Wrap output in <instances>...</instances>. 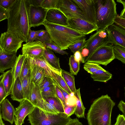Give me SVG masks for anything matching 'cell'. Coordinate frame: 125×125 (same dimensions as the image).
Returning a JSON list of instances; mask_svg holds the SVG:
<instances>
[{"label":"cell","instance_id":"cell-54","mask_svg":"<svg viewBox=\"0 0 125 125\" xmlns=\"http://www.w3.org/2000/svg\"><path fill=\"white\" fill-rule=\"evenodd\" d=\"M74 59L77 61L80 62V61H82V57L81 52L79 51H77L74 53L73 55Z\"/></svg>","mask_w":125,"mask_h":125},{"label":"cell","instance_id":"cell-46","mask_svg":"<svg viewBox=\"0 0 125 125\" xmlns=\"http://www.w3.org/2000/svg\"><path fill=\"white\" fill-rule=\"evenodd\" d=\"M76 108L75 105H66L64 108V113L68 116L70 117L74 113Z\"/></svg>","mask_w":125,"mask_h":125},{"label":"cell","instance_id":"cell-44","mask_svg":"<svg viewBox=\"0 0 125 125\" xmlns=\"http://www.w3.org/2000/svg\"><path fill=\"white\" fill-rule=\"evenodd\" d=\"M16 0H0V6L6 10L10 9Z\"/></svg>","mask_w":125,"mask_h":125},{"label":"cell","instance_id":"cell-60","mask_svg":"<svg viewBox=\"0 0 125 125\" xmlns=\"http://www.w3.org/2000/svg\"><path fill=\"white\" fill-rule=\"evenodd\" d=\"M0 125H5L4 124L2 120H1Z\"/></svg>","mask_w":125,"mask_h":125},{"label":"cell","instance_id":"cell-12","mask_svg":"<svg viewBox=\"0 0 125 125\" xmlns=\"http://www.w3.org/2000/svg\"><path fill=\"white\" fill-rule=\"evenodd\" d=\"M67 20L68 25L69 27L85 35L97 31L98 29L96 26L79 18Z\"/></svg>","mask_w":125,"mask_h":125},{"label":"cell","instance_id":"cell-38","mask_svg":"<svg viewBox=\"0 0 125 125\" xmlns=\"http://www.w3.org/2000/svg\"><path fill=\"white\" fill-rule=\"evenodd\" d=\"M46 48L52 50L56 53H59L62 55L68 54L66 51L62 50L53 41L45 42L43 43Z\"/></svg>","mask_w":125,"mask_h":125},{"label":"cell","instance_id":"cell-40","mask_svg":"<svg viewBox=\"0 0 125 125\" xmlns=\"http://www.w3.org/2000/svg\"><path fill=\"white\" fill-rule=\"evenodd\" d=\"M50 35L46 30H41V31L38 34L36 41L40 42L43 43L45 42L52 41Z\"/></svg>","mask_w":125,"mask_h":125},{"label":"cell","instance_id":"cell-49","mask_svg":"<svg viewBox=\"0 0 125 125\" xmlns=\"http://www.w3.org/2000/svg\"><path fill=\"white\" fill-rule=\"evenodd\" d=\"M113 125H125V116L123 115L119 114L118 115L116 122Z\"/></svg>","mask_w":125,"mask_h":125},{"label":"cell","instance_id":"cell-51","mask_svg":"<svg viewBox=\"0 0 125 125\" xmlns=\"http://www.w3.org/2000/svg\"><path fill=\"white\" fill-rule=\"evenodd\" d=\"M7 18V10L0 6V21Z\"/></svg>","mask_w":125,"mask_h":125},{"label":"cell","instance_id":"cell-4","mask_svg":"<svg viewBox=\"0 0 125 125\" xmlns=\"http://www.w3.org/2000/svg\"><path fill=\"white\" fill-rule=\"evenodd\" d=\"M96 26L99 30H103L114 23L117 15L116 4L114 0H94Z\"/></svg>","mask_w":125,"mask_h":125},{"label":"cell","instance_id":"cell-59","mask_svg":"<svg viewBox=\"0 0 125 125\" xmlns=\"http://www.w3.org/2000/svg\"><path fill=\"white\" fill-rule=\"evenodd\" d=\"M0 125L1 122V120H2V118L1 117V113L0 111Z\"/></svg>","mask_w":125,"mask_h":125},{"label":"cell","instance_id":"cell-1","mask_svg":"<svg viewBox=\"0 0 125 125\" xmlns=\"http://www.w3.org/2000/svg\"><path fill=\"white\" fill-rule=\"evenodd\" d=\"M29 6L26 0H16L11 8L7 10L6 32L14 35L26 43L28 42L30 29L28 16Z\"/></svg>","mask_w":125,"mask_h":125},{"label":"cell","instance_id":"cell-50","mask_svg":"<svg viewBox=\"0 0 125 125\" xmlns=\"http://www.w3.org/2000/svg\"><path fill=\"white\" fill-rule=\"evenodd\" d=\"M55 88L56 96L60 100L62 103L64 108L66 105L65 100L60 91L55 86Z\"/></svg>","mask_w":125,"mask_h":125},{"label":"cell","instance_id":"cell-56","mask_svg":"<svg viewBox=\"0 0 125 125\" xmlns=\"http://www.w3.org/2000/svg\"><path fill=\"white\" fill-rule=\"evenodd\" d=\"M89 50L86 48H84L81 52V54L82 57V62L83 60L87 57L89 53Z\"/></svg>","mask_w":125,"mask_h":125},{"label":"cell","instance_id":"cell-52","mask_svg":"<svg viewBox=\"0 0 125 125\" xmlns=\"http://www.w3.org/2000/svg\"><path fill=\"white\" fill-rule=\"evenodd\" d=\"M42 0H28L27 1L29 5L41 6V4Z\"/></svg>","mask_w":125,"mask_h":125},{"label":"cell","instance_id":"cell-10","mask_svg":"<svg viewBox=\"0 0 125 125\" xmlns=\"http://www.w3.org/2000/svg\"><path fill=\"white\" fill-rule=\"evenodd\" d=\"M49 10L41 6L29 5L28 16L29 24L31 28L39 26L46 20V15Z\"/></svg>","mask_w":125,"mask_h":125},{"label":"cell","instance_id":"cell-53","mask_svg":"<svg viewBox=\"0 0 125 125\" xmlns=\"http://www.w3.org/2000/svg\"><path fill=\"white\" fill-rule=\"evenodd\" d=\"M117 107L125 116V103L124 101L122 100H121L118 104Z\"/></svg>","mask_w":125,"mask_h":125},{"label":"cell","instance_id":"cell-11","mask_svg":"<svg viewBox=\"0 0 125 125\" xmlns=\"http://www.w3.org/2000/svg\"><path fill=\"white\" fill-rule=\"evenodd\" d=\"M108 44L118 45L125 48V30L114 23L105 29Z\"/></svg>","mask_w":125,"mask_h":125},{"label":"cell","instance_id":"cell-5","mask_svg":"<svg viewBox=\"0 0 125 125\" xmlns=\"http://www.w3.org/2000/svg\"><path fill=\"white\" fill-rule=\"evenodd\" d=\"M28 116L31 125H66L72 119L64 113L52 114L36 107Z\"/></svg>","mask_w":125,"mask_h":125},{"label":"cell","instance_id":"cell-41","mask_svg":"<svg viewBox=\"0 0 125 125\" xmlns=\"http://www.w3.org/2000/svg\"><path fill=\"white\" fill-rule=\"evenodd\" d=\"M53 84L54 83L52 78L45 76L38 86L42 91L45 88Z\"/></svg>","mask_w":125,"mask_h":125},{"label":"cell","instance_id":"cell-30","mask_svg":"<svg viewBox=\"0 0 125 125\" xmlns=\"http://www.w3.org/2000/svg\"><path fill=\"white\" fill-rule=\"evenodd\" d=\"M113 51L115 59L125 63V48L118 45H114Z\"/></svg>","mask_w":125,"mask_h":125},{"label":"cell","instance_id":"cell-7","mask_svg":"<svg viewBox=\"0 0 125 125\" xmlns=\"http://www.w3.org/2000/svg\"><path fill=\"white\" fill-rule=\"evenodd\" d=\"M57 9L67 20L79 18L88 21L83 11L73 0H58Z\"/></svg>","mask_w":125,"mask_h":125},{"label":"cell","instance_id":"cell-23","mask_svg":"<svg viewBox=\"0 0 125 125\" xmlns=\"http://www.w3.org/2000/svg\"><path fill=\"white\" fill-rule=\"evenodd\" d=\"M43 56L47 62L55 69L61 72L59 58L57 57L50 49L46 48Z\"/></svg>","mask_w":125,"mask_h":125},{"label":"cell","instance_id":"cell-15","mask_svg":"<svg viewBox=\"0 0 125 125\" xmlns=\"http://www.w3.org/2000/svg\"><path fill=\"white\" fill-rule=\"evenodd\" d=\"M46 48L44 43L40 42H27L23 45L22 54L30 56L41 57L43 56Z\"/></svg>","mask_w":125,"mask_h":125},{"label":"cell","instance_id":"cell-35","mask_svg":"<svg viewBox=\"0 0 125 125\" xmlns=\"http://www.w3.org/2000/svg\"><path fill=\"white\" fill-rule=\"evenodd\" d=\"M52 78L53 79L57 84L68 93L71 94L72 93L61 75L53 72L52 74Z\"/></svg>","mask_w":125,"mask_h":125},{"label":"cell","instance_id":"cell-37","mask_svg":"<svg viewBox=\"0 0 125 125\" xmlns=\"http://www.w3.org/2000/svg\"><path fill=\"white\" fill-rule=\"evenodd\" d=\"M86 38L84 37L70 45L69 48L73 54L77 51L81 52L84 48L86 42Z\"/></svg>","mask_w":125,"mask_h":125},{"label":"cell","instance_id":"cell-55","mask_svg":"<svg viewBox=\"0 0 125 125\" xmlns=\"http://www.w3.org/2000/svg\"><path fill=\"white\" fill-rule=\"evenodd\" d=\"M66 125H83L77 118L72 119Z\"/></svg>","mask_w":125,"mask_h":125},{"label":"cell","instance_id":"cell-9","mask_svg":"<svg viewBox=\"0 0 125 125\" xmlns=\"http://www.w3.org/2000/svg\"><path fill=\"white\" fill-rule=\"evenodd\" d=\"M23 42L14 35L7 32L1 33L0 37V44L4 52L7 53L17 52Z\"/></svg>","mask_w":125,"mask_h":125},{"label":"cell","instance_id":"cell-3","mask_svg":"<svg viewBox=\"0 0 125 125\" xmlns=\"http://www.w3.org/2000/svg\"><path fill=\"white\" fill-rule=\"evenodd\" d=\"M52 41L63 50L86 36L69 27L68 25L57 24L45 20L43 24Z\"/></svg>","mask_w":125,"mask_h":125},{"label":"cell","instance_id":"cell-29","mask_svg":"<svg viewBox=\"0 0 125 125\" xmlns=\"http://www.w3.org/2000/svg\"><path fill=\"white\" fill-rule=\"evenodd\" d=\"M26 56V55L22 54H19L17 57L15 63L11 69L15 81L18 77L20 76L22 65Z\"/></svg>","mask_w":125,"mask_h":125},{"label":"cell","instance_id":"cell-45","mask_svg":"<svg viewBox=\"0 0 125 125\" xmlns=\"http://www.w3.org/2000/svg\"><path fill=\"white\" fill-rule=\"evenodd\" d=\"M114 23L121 28L125 29V18L117 14L114 21Z\"/></svg>","mask_w":125,"mask_h":125},{"label":"cell","instance_id":"cell-48","mask_svg":"<svg viewBox=\"0 0 125 125\" xmlns=\"http://www.w3.org/2000/svg\"><path fill=\"white\" fill-rule=\"evenodd\" d=\"M54 84L55 86L61 92L63 95V96L65 100V101H67L70 98L71 96V94L68 93L65 90L62 88L56 83V81L53 78H52Z\"/></svg>","mask_w":125,"mask_h":125},{"label":"cell","instance_id":"cell-16","mask_svg":"<svg viewBox=\"0 0 125 125\" xmlns=\"http://www.w3.org/2000/svg\"><path fill=\"white\" fill-rule=\"evenodd\" d=\"M17 57L16 52L11 53L0 52V73H3L6 70L11 69Z\"/></svg>","mask_w":125,"mask_h":125},{"label":"cell","instance_id":"cell-28","mask_svg":"<svg viewBox=\"0 0 125 125\" xmlns=\"http://www.w3.org/2000/svg\"><path fill=\"white\" fill-rule=\"evenodd\" d=\"M91 76L94 81L106 82L112 78V75L105 70H99L91 75Z\"/></svg>","mask_w":125,"mask_h":125},{"label":"cell","instance_id":"cell-6","mask_svg":"<svg viewBox=\"0 0 125 125\" xmlns=\"http://www.w3.org/2000/svg\"><path fill=\"white\" fill-rule=\"evenodd\" d=\"M106 42L93 52L86 62L106 66L115 59L114 45Z\"/></svg>","mask_w":125,"mask_h":125},{"label":"cell","instance_id":"cell-57","mask_svg":"<svg viewBox=\"0 0 125 125\" xmlns=\"http://www.w3.org/2000/svg\"><path fill=\"white\" fill-rule=\"evenodd\" d=\"M117 1L118 2L122 3L124 9H125V1L120 0H117Z\"/></svg>","mask_w":125,"mask_h":125},{"label":"cell","instance_id":"cell-39","mask_svg":"<svg viewBox=\"0 0 125 125\" xmlns=\"http://www.w3.org/2000/svg\"><path fill=\"white\" fill-rule=\"evenodd\" d=\"M58 0H43L41 6L43 8L50 10L57 9Z\"/></svg>","mask_w":125,"mask_h":125},{"label":"cell","instance_id":"cell-34","mask_svg":"<svg viewBox=\"0 0 125 125\" xmlns=\"http://www.w3.org/2000/svg\"><path fill=\"white\" fill-rule=\"evenodd\" d=\"M69 64L70 73L73 75H76L80 69V62L75 60L73 55H71L69 58Z\"/></svg>","mask_w":125,"mask_h":125},{"label":"cell","instance_id":"cell-18","mask_svg":"<svg viewBox=\"0 0 125 125\" xmlns=\"http://www.w3.org/2000/svg\"><path fill=\"white\" fill-rule=\"evenodd\" d=\"M46 20L53 23L63 25H68V20L63 14L57 9L49 10Z\"/></svg>","mask_w":125,"mask_h":125},{"label":"cell","instance_id":"cell-25","mask_svg":"<svg viewBox=\"0 0 125 125\" xmlns=\"http://www.w3.org/2000/svg\"><path fill=\"white\" fill-rule=\"evenodd\" d=\"M80 88L76 89L74 94L76 99V108L74 113L79 118H85V111L86 109L83 105L81 97Z\"/></svg>","mask_w":125,"mask_h":125},{"label":"cell","instance_id":"cell-43","mask_svg":"<svg viewBox=\"0 0 125 125\" xmlns=\"http://www.w3.org/2000/svg\"><path fill=\"white\" fill-rule=\"evenodd\" d=\"M3 74L0 76V105L3 100L7 96L2 82Z\"/></svg>","mask_w":125,"mask_h":125},{"label":"cell","instance_id":"cell-14","mask_svg":"<svg viewBox=\"0 0 125 125\" xmlns=\"http://www.w3.org/2000/svg\"><path fill=\"white\" fill-rule=\"evenodd\" d=\"M80 8L88 21L96 26V14L94 0H73Z\"/></svg>","mask_w":125,"mask_h":125},{"label":"cell","instance_id":"cell-21","mask_svg":"<svg viewBox=\"0 0 125 125\" xmlns=\"http://www.w3.org/2000/svg\"><path fill=\"white\" fill-rule=\"evenodd\" d=\"M31 57L36 64L44 70L45 76L52 78L53 72L61 75V72L51 66L45 59L43 56L41 57Z\"/></svg>","mask_w":125,"mask_h":125},{"label":"cell","instance_id":"cell-19","mask_svg":"<svg viewBox=\"0 0 125 125\" xmlns=\"http://www.w3.org/2000/svg\"><path fill=\"white\" fill-rule=\"evenodd\" d=\"M29 56L30 60L31 81L34 84L38 85L45 77V70L36 64L31 56Z\"/></svg>","mask_w":125,"mask_h":125},{"label":"cell","instance_id":"cell-32","mask_svg":"<svg viewBox=\"0 0 125 125\" xmlns=\"http://www.w3.org/2000/svg\"><path fill=\"white\" fill-rule=\"evenodd\" d=\"M45 100L52 105L59 112L64 113V108L62 103L57 97H49Z\"/></svg>","mask_w":125,"mask_h":125},{"label":"cell","instance_id":"cell-27","mask_svg":"<svg viewBox=\"0 0 125 125\" xmlns=\"http://www.w3.org/2000/svg\"><path fill=\"white\" fill-rule=\"evenodd\" d=\"M61 75L72 93L75 94L76 89L73 75L70 73L62 70L61 71Z\"/></svg>","mask_w":125,"mask_h":125},{"label":"cell","instance_id":"cell-26","mask_svg":"<svg viewBox=\"0 0 125 125\" xmlns=\"http://www.w3.org/2000/svg\"><path fill=\"white\" fill-rule=\"evenodd\" d=\"M24 99L29 100L31 90V70L27 75L21 81Z\"/></svg>","mask_w":125,"mask_h":125},{"label":"cell","instance_id":"cell-42","mask_svg":"<svg viewBox=\"0 0 125 125\" xmlns=\"http://www.w3.org/2000/svg\"><path fill=\"white\" fill-rule=\"evenodd\" d=\"M44 112L54 114H57L60 113L52 105L44 100Z\"/></svg>","mask_w":125,"mask_h":125},{"label":"cell","instance_id":"cell-20","mask_svg":"<svg viewBox=\"0 0 125 125\" xmlns=\"http://www.w3.org/2000/svg\"><path fill=\"white\" fill-rule=\"evenodd\" d=\"M31 90L29 100L35 106L44 111V99L42 98L40 91L38 85L34 84L31 82Z\"/></svg>","mask_w":125,"mask_h":125},{"label":"cell","instance_id":"cell-31","mask_svg":"<svg viewBox=\"0 0 125 125\" xmlns=\"http://www.w3.org/2000/svg\"><path fill=\"white\" fill-rule=\"evenodd\" d=\"M26 56L19 76L21 81L27 75L30 70V58L29 56Z\"/></svg>","mask_w":125,"mask_h":125},{"label":"cell","instance_id":"cell-2","mask_svg":"<svg viewBox=\"0 0 125 125\" xmlns=\"http://www.w3.org/2000/svg\"><path fill=\"white\" fill-rule=\"evenodd\" d=\"M115 103L107 94L94 100L87 114L88 125H111V116Z\"/></svg>","mask_w":125,"mask_h":125},{"label":"cell","instance_id":"cell-8","mask_svg":"<svg viewBox=\"0 0 125 125\" xmlns=\"http://www.w3.org/2000/svg\"><path fill=\"white\" fill-rule=\"evenodd\" d=\"M107 37L105 29L97 30L95 33L90 36L86 40L84 47L89 50V53L88 56L83 60V63L86 62L93 52L107 41Z\"/></svg>","mask_w":125,"mask_h":125},{"label":"cell","instance_id":"cell-17","mask_svg":"<svg viewBox=\"0 0 125 125\" xmlns=\"http://www.w3.org/2000/svg\"><path fill=\"white\" fill-rule=\"evenodd\" d=\"M0 108L2 118L12 125L14 122L15 110L13 106L7 99H5L1 103Z\"/></svg>","mask_w":125,"mask_h":125},{"label":"cell","instance_id":"cell-47","mask_svg":"<svg viewBox=\"0 0 125 125\" xmlns=\"http://www.w3.org/2000/svg\"><path fill=\"white\" fill-rule=\"evenodd\" d=\"M41 30L35 31L30 30L28 42H30L35 41L38 34L41 31Z\"/></svg>","mask_w":125,"mask_h":125},{"label":"cell","instance_id":"cell-33","mask_svg":"<svg viewBox=\"0 0 125 125\" xmlns=\"http://www.w3.org/2000/svg\"><path fill=\"white\" fill-rule=\"evenodd\" d=\"M41 93L43 99L45 100L49 97H57L54 84L45 88L41 91Z\"/></svg>","mask_w":125,"mask_h":125},{"label":"cell","instance_id":"cell-13","mask_svg":"<svg viewBox=\"0 0 125 125\" xmlns=\"http://www.w3.org/2000/svg\"><path fill=\"white\" fill-rule=\"evenodd\" d=\"M34 107L27 99L20 102L19 106L15 109L14 122L15 125H22L24 124L25 118L32 112Z\"/></svg>","mask_w":125,"mask_h":125},{"label":"cell","instance_id":"cell-58","mask_svg":"<svg viewBox=\"0 0 125 125\" xmlns=\"http://www.w3.org/2000/svg\"><path fill=\"white\" fill-rule=\"evenodd\" d=\"M4 52V51L0 44V52Z\"/></svg>","mask_w":125,"mask_h":125},{"label":"cell","instance_id":"cell-36","mask_svg":"<svg viewBox=\"0 0 125 125\" xmlns=\"http://www.w3.org/2000/svg\"><path fill=\"white\" fill-rule=\"evenodd\" d=\"M83 68L85 70L91 75L94 74L98 70H105L98 64L87 62L85 63L84 64Z\"/></svg>","mask_w":125,"mask_h":125},{"label":"cell","instance_id":"cell-24","mask_svg":"<svg viewBox=\"0 0 125 125\" xmlns=\"http://www.w3.org/2000/svg\"><path fill=\"white\" fill-rule=\"evenodd\" d=\"M3 74V83L8 96L11 93L15 81L11 69Z\"/></svg>","mask_w":125,"mask_h":125},{"label":"cell","instance_id":"cell-22","mask_svg":"<svg viewBox=\"0 0 125 125\" xmlns=\"http://www.w3.org/2000/svg\"><path fill=\"white\" fill-rule=\"evenodd\" d=\"M11 98L12 100L20 103L25 99L19 76L16 79L14 83L11 94Z\"/></svg>","mask_w":125,"mask_h":125}]
</instances>
